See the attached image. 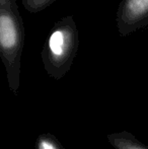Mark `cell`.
Listing matches in <instances>:
<instances>
[{
  "instance_id": "cell-1",
  "label": "cell",
  "mask_w": 148,
  "mask_h": 149,
  "mask_svg": "<svg viewBox=\"0 0 148 149\" xmlns=\"http://www.w3.org/2000/svg\"><path fill=\"white\" fill-rule=\"evenodd\" d=\"M24 37V22L16 0H0V56L6 70L8 87L14 94L19 89Z\"/></svg>"
},
{
  "instance_id": "cell-2",
  "label": "cell",
  "mask_w": 148,
  "mask_h": 149,
  "mask_svg": "<svg viewBox=\"0 0 148 149\" xmlns=\"http://www.w3.org/2000/svg\"><path fill=\"white\" fill-rule=\"evenodd\" d=\"M79 48V33L72 15L53 24L43 44L42 62L47 74L55 80L63 78L71 69Z\"/></svg>"
},
{
  "instance_id": "cell-3",
  "label": "cell",
  "mask_w": 148,
  "mask_h": 149,
  "mask_svg": "<svg viewBox=\"0 0 148 149\" xmlns=\"http://www.w3.org/2000/svg\"><path fill=\"white\" fill-rule=\"evenodd\" d=\"M119 35L126 38L148 26V0H122L117 9Z\"/></svg>"
},
{
  "instance_id": "cell-4",
  "label": "cell",
  "mask_w": 148,
  "mask_h": 149,
  "mask_svg": "<svg viewBox=\"0 0 148 149\" xmlns=\"http://www.w3.org/2000/svg\"><path fill=\"white\" fill-rule=\"evenodd\" d=\"M107 139L114 149H148V146L139 141L132 133L128 131L109 134Z\"/></svg>"
},
{
  "instance_id": "cell-5",
  "label": "cell",
  "mask_w": 148,
  "mask_h": 149,
  "mask_svg": "<svg viewBox=\"0 0 148 149\" xmlns=\"http://www.w3.org/2000/svg\"><path fill=\"white\" fill-rule=\"evenodd\" d=\"M36 149H65L60 143L58 138L53 134L46 132L38 136L36 140Z\"/></svg>"
},
{
  "instance_id": "cell-6",
  "label": "cell",
  "mask_w": 148,
  "mask_h": 149,
  "mask_svg": "<svg viewBox=\"0 0 148 149\" xmlns=\"http://www.w3.org/2000/svg\"><path fill=\"white\" fill-rule=\"evenodd\" d=\"M57 0H22V6L30 13H38L49 7Z\"/></svg>"
}]
</instances>
